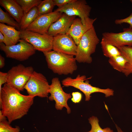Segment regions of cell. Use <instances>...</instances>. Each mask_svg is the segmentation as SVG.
<instances>
[{"instance_id":"cell-2","label":"cell","mask_w":132,"mask_h":132,"mask_svg":"<svg viewBox=\"0 0 132 132\" xmlns=\"http://www.w3.org/2000/svg\"><path fill=\"white\" fill-rule=\"evenodd\" d=\"M43 53L48 68L54 73L59 75L72 74L77 69L76 61L73 56L52 50Z\"/></svg>"},{"instance_id":"cell-24","label":"cell","mask_w":132,"mask_h":132,"mask_svg":"<svg viewBox=\"0 0 132 132\" xmlns=\"http://www.w3.org/2000/svg\"><path fill=\"white\" fill-rule=\"evenodd\" d=\"M0 22L2 23H6L18 29H20V24L15 21L7 13L4 11L0 7Z\"/></svg>"},{"instance_id":"cell-29","label":"cell","mask_w":132,"mask_h":132,"mask_svg":"<svg viewBox=\"0 0 132 132\" xmlns=\"http://www.w3.org/2000/svg\"><path fill=\"white\" fill-rule=\"evenodd\" d=\"M8 73L0 72V91L2 88V85L7 83L8 80Z\"/></svg>"},{"instance_id":"cell-30","label":"cell","mask_w":132,"mask_h":132,"mask_svg":"<svg viewBox=\"0 0 132 132\" xmlns=\"http://www.w3.org/2000/svg\"><path fill=\"white\" fill-rule=\"evenodd\" d=\"M74 0H53L55 5L58 8L63 7L72 1Z\"/></svg>"},{"instance_id":"cell-3","label":"cell","mask_w":132,"mask_h":132,"mask_svg":"<svg viewBox=\"0 0 132 132\" xmlns=\"http://www.w3.org/2000/svg\"><path fill=\"white\" fill-rule=\"evenodd\" d=\"M99 42L93 26L83 35L77 45L76 61L79 63H91L92 61L91 55L95 52Z\"/></svg>"},{"instance_id":"cell-22","label":"cell","mask_w":132,"mask_h":132,"mask_svg":"<svg viewBox=\"0 0 132 132\" xmlns=\"http://www.w3.org/2000/svg\"><path fill=\"white\" fill-rule=\"evenodd\" d=\"M55 6L53 0H44L42 1L37 7L38 15L52 12Z\"/></svg>"},{"instance_id":"cell-13","label":"cell","mask_w":132,"mask_h":132,"mask_svg":"<svg viewBox=\"0 0 132 132\" xmlns=\"http://www.w3.org/2000/svg\"><path fill=\"white\" fill-rule=\"evenodd\" d=\"M102 38L107 42L117 48L126 46H132V28H124L119 33L105 32Z\"/></svg>"},{"instance_id":"cell-27","label":"cell","mask_w":132,"mask_h":132,"mask_svg":"<svg viewBox=\"0 0 132 132\" xmlns=\"http://www.w3.org/2000/svg\"><path fill=\"white\" fill-rule=\"evenodd\" d=\"M114 22L116 24H121L124 23H127L130 25L129 27L132 28V12L129 16L126 18L116 20Z\"/></svg>"},{"instance_id":"cell-10","label":"cell","mask_w":132,"mask_h":132,"mask_svg":"<svg viewBox=\"0 0 132 132\" xmlns=\"http://www.w3.org/2000/svg\"><path fill=\"white\" fill-rule=\"evenodd\" d=\"M91 7L88 5L85 0H74L55 11L64 13L71 16H78L83 24H85L87 19L89 17Z\"/></svg>"},{"instance_id":"cell-35","label":"cell","mask_w":132,"mask_h":132,"mask_svg":"<svg viewBox=\"0 0 132 132\" xmlns=\"http://www.w3.org/2000/svg\"><path fill=\"white\" fill-rule=\"evenodd\" d=\"M130 1H131V2L132 3V0H130Z\"/></svg>"},{"instance_id":"cell-20","label":"cell","mask_w":132,"mask_h":132,"mask_svg":"<svg viewBox=\"0 0 132 132\" xmlns=\"http://www.w3.org/2000/svg\"><path fill=\"white\" fill-rule=\"evenodd\" d=\"M100 44L104 55L109 58L121 55L119 49L107 42L102 38Z\"/></svg>"},{"instance_id":"cell-4","label":"cell","mask_w":132,"mask_h":132,"mask_svg":"<svg viewBox=\"0 0 132 132\" xmlns=\"http://www.w3.org/2000/svg\"><path fill=\"white\" fill-rule=\"evenodd\" d=\"M86 79L85 75H78L75 78L67 77L63 80L62 83L64 87H72L82 92L85 95L86 101L89 100L91 97V94L94 93H103L106 97L113 95L114 91L112 89L109 88L102 89L93 86L89 83L88 80Z\"/></svg>"},{"instance_id":"cell-9","label":"cell","mask_w":132,"mask_h":132,"mask_svg":"<svg viewBox=\"0 0 132 132\" xmlns=\"http://www.w3.org/2000/svg\"><path fill=\"white\" fill-rule=\"evenodd\" d=\"M49 93L50 96L48 97L50 101H55V107L56 110H61L65 107L67 109V113H70L71 109L67 102L72 96L70 93H66L63 91L58 77H54L52 79Z\"/></svg>"},{"instance_id":"cell-11","label":"cell","mask_w":132,"mask_h":132,"mask_svg":"<svg viewBox=\"0 0 132 132\" xmlns=\"http://www.w3.org/2000/svg\"><path fill=\"white\" fill-rule=\"evenodd\" d=\"M62 14L54 11L48 14L38 15L26 30L41 34H47L51 25L55 22Z\"/></svg>"},{"instance_id":"cell-17","label":"cell","mask_w":132,"mask_h":132,"mask_svg":"<svg viewBox=\"0 0 132 132\" xmlns=\"http://www.w3.org/2000/svg\"><path fill=\"white\" fill-rule=\"evenodd\" d=\"M0 4L20 24L24 13L21 6L16 0H0Z\"/></svg>"},{"instance_id":"cell-12","label":"cell","mask_w":132,"mask_h":132,"mask_svg":"<svg viewBox=\"0 0 132 132\" xmlns=\"http://www.w3.org/2000/svg\"><path fill=\"white\" fill-rule=\"evenodd\" d=\"M77 45L72 38L67 34H59L53 37L52 50L69 55L75 56Z\"/></svg>"},{"instance_id":"cell-1","label":"cell","mask_w":132,"mask_h":132,"mask_svg":"<svg viewBox=\"0 0 132 132\" xmlns=\"http://www.w3.org/2000/svg\"><path fill=\"white\" fill-rule=\"evenodd\" d=\"M34 97L22 94L11 85L4 84L0 91V106L2 114L10 124L27 114Z\"/></svg>"},{"instance_id":"cell-19","label":"cell","mask_w":132,"mask_h":132,"mask_svg":"<svg viewBox=\"0 0 132 132\" xmlns=\"http://www.w3.org/2000/svg\"><path fill=\"white\" fill-rule=\"evenodd\" d=\"M38 16V8L35 7L24 15L20 24L21 30H26Z\"/></svg>"},{"instance_id":"cell-23","label":"cell","mask_w":132,"mask_h":132,"mask_svg":"<svg viewBox=\"0 0 132 132\" xmlns=\"http://www.w3.org/2000/svg\"><path fill=\"white\" fill-rule=\"evenodd\" d=\"M22 8L24 15L32 8L37 7L42 1L41 0H16Z\"/></svg>"},{"instance_id":"cell-16","label":"cell","mask_w":132,"mask_h":132,"mask_svg":"<svg viewBox=\"0 0 132 132\" xmlns=\"http://www.w3.org/2000/svg\"><path fill=\"white\" fill-rule=\"evenodd\" d=\"M0 31L4 37L3 43L6 46L16 44L21 39L20 30H17L14 27L0 23Z\"/></svg>"},{"instance_id":"cell-26","label":"cell","mask_w":132,"mask_h":132,"mask_svg":"<svg viewBox=\"0 0 132 132\" xmlns=\"http://www.w3.org/2000/svg\"><path fill=\"white\" fill-rule=\"evenodd\" d=\"M6 119L0 122V132H20V128L18 126L12 127Z\"/></svg>"},{"instance_id":"cell-8","label":"cell","mask_w":132,"mask_h":132,"mask_svg":"<svg viewBox=\"0 0 132 132\" xmlns=\"http://www.w3.org/2000/svg\"><path fill=\"white\" fill-rule=\"evenodd\" d=\"M20 31L21 39L31 44L36 50L43 52L52 50L53 37L26 30Z\"/></svg>"},{"instance_id":"cell-5","label":"cell","mask_w":132,"mask_h":132,"mask_svg":"<svg viewBox=\"0 0 132 132\" xmlns=\"http://www.w3.org/2000/svg\"><path fill=\"white\" fill-rule=\"evenodd\" d=\"M19 42L18 44L9 46L0 43V49L4 52L7 57L20 61L28 59L35 53L36 50L30 44L22 39Z\"/></svg>"},{"instance_id":"cell-34","label":"cell","mask_w":132,"mask_h":132,"mask_svg":"<svg viewBox=\"0 0 132 132\" xmlns=\"http://www.w3.org/2000/svg\"><path fill=\"white\" fill-rule=\"evenodd\" d=\"M116 127L117 131L118 132H123L118 127L117 125H116Z\"/></svg>"},{"instance_id":"cell-33","label":"cell","mask_w":132,"mask_h":132,"mask_svg":"<svg viewBox=\"0 0 132 132\" xmlns=\"http://www.w3.org/2000/svg\"><path fill=\"white\" fill-rule=\"evenodd\" d=\"M6 117L2 114L1 110H0V122L6 119Z\"/></svg>"},{"instance_id":"cell-14","label":"cell","mask_w":132,"mask_h":132,"mask_svg":"<svg viewBox=\"0 0 132 132\" xmlns=\"http://www.w3.org/2000/svg\"><path fill=\"white\" fill-rule=\"evenodd\" d=\"M97 18H91L89 17L83 24L80 18H75L66 34L70 35L73 39L77 45L78 44L83 35L91 28Z\"/></svg>"},{"instance_id":"cell-25","label":"cell","mask_w":132,"mask_h":132,"mask_svg":"<svg viewBox=\"0 0 132 132\" xmlns=\"http://www.w3.org/2000/svg\"><path fill=\"white\" fill-rule=\"evenodd\" d=\"M88 120L91 125V129L89 131L87 132H113L109 127L102 129L99 125L98 119L96 117L93 116L90 117Z\"/></svg>"},{"instance_id":"cell-18","label":"cell","mask_w":132,"mask_h":132,"mask_svg":"<svg viewBox=\"0 0 132 132\" xmlns=\"http://www.w3.org/2000/svg\"><path fill=\"white\" fill-rule=\"evenodd\" d=\"M121 55L127 61L122 73L126 77L132 74V46H126L118 48Z\"/></svg>"},{"instance_id":"cell-6","label":"cell","mask_w":132,"mask_h":132,"mask_svg":"<svg viewBox=\"0 0 132 132\" xmlns=\"http://www.w3.org/2000/svg\"><path fill=\"white\" fill-rule=\"evenodd\" d=\"M50 85L42 74L34 71L24 87L28 95L41 98L47 97Z\"/></svg>"},{"instance_id":"cell-32","label":"cell","mask_w":132,"mask_h":132,"mask_svg":"<svg viewBox=\"0 0 132 132\" xmlns=\"http://www.w3.org/2000/svg\"><path fill=\"white\" fill-rule=\"evenodd\" d=\"M5 38L4 35L0 32V43H3L4 41Z\"/></svg>"},{"instance_id":"cell-36","label":"cell","mask_w":132,"mask_h":132,"mask_svg":"<svg viewBox=\"0 0 132 132\" xmlns=\"http://www.w3.org/2000/svg\"></svg>"},{"instance_id":"cell-31","label":"cell","mask_w":132,"mask_h":132,"mask_svg":"<svg viewBox=\"0 0 132 132\" xmlns=\"http://www.w3.org/2000/svg\"><path fill=\"white\" fill-rule=\"evenodd\" d=\"M5 59L4 58L0 55V68H2L4 67L5 66Z\"/></svg>"},{"instance_id":"cell-21","label":"cell","mask_w":132,"mask_h":132,"mask_svg":"<svg viewBox=\"0 0 132 132\" xmlns=\"http://www.w3.org/2000/svg\"><path fill=\"white\" fill-rule=\"evenodd\" d=\"M108 62L114 69L122 73L127 61L121 55L109 58Z\"/></svg>"},{"instance_id":"cell-7","label":"cell","mask_w":132,"mask_h":132,"mask_svg":"<svg viewBox=\"0 0 132 132\" xmlns=\"http://www.w3.org/2000/svg\"><path fill=\"white\" fill-rule=\"evenodd\" d=\"M34 71L32 66L25 67L21 64L13 66L7 72V83L20 91H23L25 85Z\"/></svg>"},{"instance_id":"cell-28","label":"cell","mask_w":132,"mask_h":132,"mask_svg":"<svg viewBox=\"0 0 132 132\" xmlns=\"http://www.w3.org/2000/svg\"><path fill=\"white\" fill-rule=\"evenodd\" d=\"M72 96L71 98L72 101L74 103H79L81 100L82 99L81 94L79 92H73L72 93Z\"/></svg>"},{"instance_id":"cell-15","label":"cell","mask_w":132,"mask_h":132,"mask_svg":"<svg viewBox=\"0 0 132 132\" xmlns=\"http://www.w3.org/2000/svg\"><path fill=\"white\" fill-rule=\"evenodd\" d=\"M75 18V16H69L62 13L61 16L51 25L47 34L54 37L59 34H66Z\"/></svg>"}]
</instances>
